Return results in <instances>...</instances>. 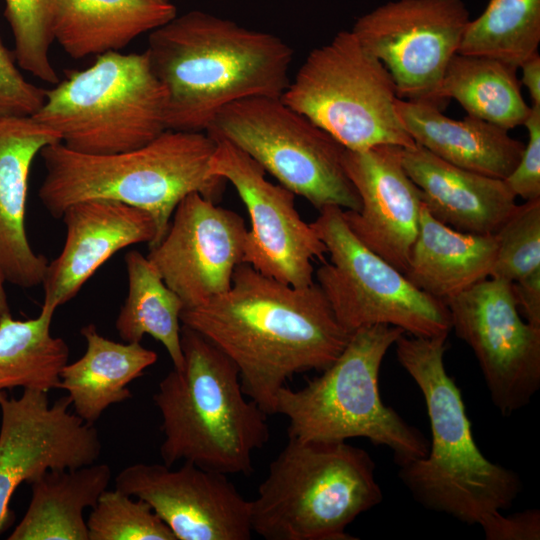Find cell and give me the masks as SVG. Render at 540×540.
Returning <instances> with one entry per match:
<instances>
[{
    "mask_svg": "<svg viewBox=\"0 0 540 540\" xmlns=\"http://www.w3.org/2000/svg\"><path fill=\"white\" fill-rule=\"evenodd\" d=\"M311 226L329 262L314 272L336 319L350 334L386 324L415 337L448 336L451 322L442 300L416 288L406 276L363 245L350 231L342 209L326 206Z\"/></svg>",
    "mask_w": 540,
    "mask_h": 540,
    "instance_id": "obj_11",
    "label": "cell"
},
{
    "mask_svg": "<svg viewBox=\"0 0 540 540\" xmlns=\"http://www.w3.org/2000/svg\"><path fill=\"white\" fill-rule=\"evenodd\" d=\"M495 256L494 234L455 230L436 220L423 204L404 275L419 290L444 301L489 278Z\"/></svg>",
    "mask_w": 540,
    "mask_h": 540,
    "instance_id": "obj_24",
    "label": "cell"
},
{
    "mask_svg": "<svg viewBox=\"0 0 540 540\" xmlns=\"http://www.w3.org/2000/svg\"><path fill=\"white\" fill-rule=\"evenodd\" d=\"M145 53L166 92L167 129L191 132L235 101L281 97L293 58L278 36L200 10L150 32Z\"/></svg>",
    "mask_w": 540,
    "mask_h": 540,
    "instance_id": "obj_2",
    "label": "cell"
},
{
    "mask_svg": "<svg viewBox=\"0 0 540 540\" xmlns=\"http://www.w3.org/2000/svg\"><path fill=\"white\" fill-rule=\"evenodd\" d=\"M184 363L158 384L160 455L226 475H248L252 456L268 442V415L243 391L236 364L214 343L182 325Z\"/></svg>",
    "mask_w": 540,
    "mask_h": 540,
    "instance_id": "obj_5",
    "label": "cell"
},
{
    "mask_svg": "<svg viewBox=\"0 0 540 540\" xmlns=\"http://www.w3.org/2000/svg\"><path fill=\"white\" fill-rule=\"evenodd\" d=\"M494 236L491 278L513 283L540 270V199L517 205Z\"/></svg>",
    "mask_w": 540,
    "mask_h": 540,
    "instance_id": "obj_33",
    "label": "cell"
},
{
    "mask_svg": "<svg viewBox=\"0 0 540 540\" xmlns=\"http://www.w3.org/2000/svg\"><path fill=\"white\" fill-rule=\"evenodd\" d=\"M280 98L345 149L415 145L397 113L392 76L352 31L312 50Z\"/></svg>",
    "mask_w": 540,
    "mask_h": 540,
    "instance_id": "obj_9",
    "label": "cell"
},
{
    "mask_svg": "<svg viewBox=\"0 0 540 540\" xmlns=\"http://www.w3.org/2000/svg\"><path fill=\"white\" fill-rule=\"evenodd\" d=\"M375 463L343 442L288 438L251 504L253 533L266 540H355L347 527L383 493Z\"/></svg>",
    "mask_w": 540,
    "mask_h": 540,
    "instance_id": "obj_6",
    "label": "cell"
},
{
    "mask_svg": "<svg viewBox=\"0 0 540 540\" xmlns=\"http://www.w3.org/2000/svg\"><path fill=\"white\" fill-rule=\"evenodd\" d=\"M176 15L163 0H55L53 37L77 60L118 52Z\"/></svg>",
    "mask_w": 540,
    "mask_h": 540,
    "instance_id": "obj_23",
    "label": "cell"
},
{
    "mask_svg": "<svg viewBox=\"0 0 540 540\" xmlns=\"http://www.w3.org/2000/svg\"><path fill=\"white\" fill-rule=\"evenodd\" d=\"M4 1V16L14 36L17 65L41 81L57 84L60 80L49 58L54 41L55 0Z\"/></svg>",
    "mask_w": 540,
    "mask_h": 540,
    "instance_id": "obj_31",
    "label": "cell"
},
{
    "mask_svg": "<svg viewBox=\"0 0 540 540\" xmlns=\"http://www.w3.org/2000/svg\"><path fill=\"white\" fill-rule=\"evenodd\" d=\"M66 235L59 255L48 262L42 282V308L56 309L73 299L114 254L128 246L154 243L157 228L146 211L128 204L91 199L62 214Z\"/></svg>",
    "mask_w": 540,
    "mask_h": 540,
    "instance_id": "obj_19",
    "label": "cell"
},
{
    "mask_svg": "<svg viewBox=\"0 0 540 540\" xmlns=\"http://www.w3.org/2000/svg\"><path fill=\"white\" fill-rule=\"evenodd\" d=\"M247 231L238 213L192 193L177 205L164 237L146 256L189 309L231 287Z\"/></svg>",
    "mask_w": 540,
    "mask_h": 540,
    "instance_id": "obj_16",
    "label": "cell"
},
{
    "mask_svg": "<svg viewBox=\"0 0 540 540\" xmlns=\"http://www.w3.org/2000/svg\"><path fill=\"white\" fill-rule=\"evenodd\" d=\"M163 1H170V0H163Z\"/></svg>",
    "mask_w": 540,
    "mask_h": 540,
    "instance_id": "obj_40",
    "label": "cell"
},
{
    "mask_svg": "<svg viewBox=\"0 0 540 540\" xmlns=\"http://www.w3.org/2000/svg\"><path fill=\"white\" fill-rule=\"evenodd\" d=\"M517 305L527 322L540 328V270L512 283Z\"/></svg>",
    "mask_w": 540,
    "mask_h": 540,
    "instance_id": "obj_37",
    "label": "cell"
},
{
    "mask_svg": "<svg viewBox=\"0 0 540 540\" xmlns=\"http://www.w3.org/2000/svg\"><path fill=\"white\" fill-rule=\"evenodd\" d=\"M402 148L382 144L344 150L343 167L360 198V208L342 209V217L363 245L404 274L423 201L403 167Z\"/></svg>",
    "mask_w": 540,
    "mask_h": 540,
    "instance_id": "obj_18",
    "label": "cell"
},
{
    "mask_svg": "<svg viewBox=\"0 0 540 540\" xmlns=\"http://www.w3.org/2000/svg\"><path fill=\"white\" fill-rule=\"evenodd\" d=\"M115 488L147 502L176 540H249L251 504L228 475L183 462L135 463L122 469Z\"/></svg>",
    "mask_w": 540,
    "mask_h": 540,
    "instance_id": "obj_17",
    "label": "cell"
},
{
    "mask_svg": "<svg viewBox=\"0 0 540 540\" xmlns=\"http://www.w3.org/2000/svg\"><path fill=\"white\" fill-rule=\"evenodd\" d=\"M128 294L115 321L124 342H141L149 335L167 351L173 368L184 363L181 347V313L184 305L169 288L146 255L137 250L124 257Z\"/></svg>",
    "mask_w": 540,
    "mask_h": 540,
    "instance_id": "obj_28",
    "label": "cell"
},
{
    "mask_svg": "<svg viewBox=\"0 0 540 540\" xmlns=\"http://www.w3.org/2000/svg\"><path fill=\"white\" fill-rule=\"evenodd\" d=\"M59 135L33 117H0V267L21 288L42 284L48 260L28 240L25 213L31 164Z\"/></svg>",
    "mask_w": 540,
    "mask_h": 540,
    "instance_id": "obj_20",
    "label": "cell"
},
{
    "mask_svg": "<svg viewBox=\"0 0 540 540\" xmlns=\"http://www.w3.org/2000/svg\"><path fill=\"white\" fill-rule=\"evenodd\" d=\"M55 311L41 307L37 317L0 320V397L16 387L50 391L57 388L70 350L51 333Z\"/></svg>",
    "mask_w": 540,
    "mask_h": 540,
    "instance_id": "obj_29",
    "label": "cell"
},
{
    "mask_svg": "<svg viewBox=\"0 0 540 540\" xmlns=\"http://www.w3.org/2000/svg\"><path fill=\"white\" fill-rule=\"evenodd\" d=\"M438 98L443 106L455 99L467 115L507 131L523 125L530 112L517 68L484 56L455 54L444 73Z\"/></svg>",
    "mask_w": 540,
    "mask_h": 540,
    "instance_id": "obj_27",
    "label": "cell"
},
{
    "mask_svg": "<svg viewBox=\"0 0 540 540\" xmlns=\"http://www.w3.org/2000/svg\"><path fill=\"white\" fill-rule=\"evenodd\" d=\"M112 471L106 463L49 470L31 483L29 506L9 540H89L84 510L108 489Z\"/></svg>",
    "mask_w": 540,
    "mask_h": 540,
    "instance_id": "obj_26",
    "label": "cell"
},
{
    "mask_svg": "<svg viewBox=\"0 0 540 540\" xmlns=\"http://www.w3.org/2000/svg\"><path fill=\"white\" fill-rule=\"evenodd\" d=\"M404 333L386 324L359 328L320 376L298 390L283 386L275 398V414L288 419V438L324 442L366 438L389 448L398 466L426 456L429 440L380 397L382 362Z\"/></svg>",
    "mask_w": 540,
    "mask_h": 540,
    "instance_id": "obj_7",
    "label": "cell"
},
{
    "mask_svg": "<svg viewBox=\"0 0 540 540\" xmlns=\"http://www.w3.org/2000/svg\"><path fill=\"white\" fill-rule=\"evenodd\" d=\"M5 276L0 267V320L11 315L10 306L5 290Z\"/></svg>",
    "mask_w": 540,
    "mask_h": 540,
    "instance_id": "obj_39",
    "label": "cell"
},
{
    "mask_svg": "<svg viewBox=\"0 0 540 540\" xmlns=\"http://www.w3.org/2000/svg\"><path fill=\"white\" fill-rule=\"evenodd\" d=\"M447 337L402 334L400 365L420 389L432 439L426 456L399 465V477L425 508L481 525L508 509L522 490L519 475L491 462L476 445L461 391L444 365Z\"/></svg>",
    "mask_w": 540,
    "mask_h": 540,
    "instance_id": "obj_3",
    "label": "cell"
},
{
    "mask_svg": "<svg viewBox=\"0 0 540 540\" xmlns=\"http://www.w3.org/2000/svg\"><path fill=\"white\" fill-rule=\"evenodd\" d=\"M522 70L521 83L526 87L532 100V105H540V56L535 53L520 67Z\"/></svg>",
    "mask_w": 540,
    "mask_h": 540,
    "instance_id": "obj_38",
    "label": "cell"
},
{
    "mask_svg": "<svg viewBox=\"0 0 540 540\" xmlns=\"http://www.w3.org/2000/svg\"><path fill=\"white\" fill-rule=\"evenodd\" d=\"M84 354L67 363L57 388L67 391L74 413L94 424L113 404L132 397L128 385L157 362L155 351L141 342H116L99 334L94 324L82 327Z\"/></svg>",
    "mask_w": 540,
    "mask_h": 540,
    "instance_id": "obj_25",
    "label": "cell"
},
{
    "mask_svg": "<svg viewBox=\"0 0 540 540\" xmlns=\"http://www.w3.org/2000/svg\"><path fill=\"white\" fill-rule=\"evenodd\" d=\"M469 20L463 0H395L359 17L351 31L389 71L398 98L441 109V82Z\"/></svg>",
    "mask_w": 540,
    "mask_h": 540,
    "instance_id": "obj_12",
    "label": "cell"
},
{
    "mask_svg": "<svg viewBox=\"0 0 540 540\" xmlns=\"http://www.w3.org/2000/svg\"><path fill=\"white\" fill-rule=\"evenodd\" d=\"M206 132L241 149L318 210H359L360 198L343 167L345 148L280 97L235 101L216 114Z\"/></svg>",
    "mask_w": 540,
    "mask_h": 540,
    "instance_id": "obj_10",
    "label": "cell"
},
{
    "mask_svg": "<svg viewBox=\"0 0 540 540\" xmlns=\"http://www.w3.org/2000/svg\"><path fill=\"white\" fill-rule=\"evenodd\" d=\"M528 142L520 161L504 180L514 195L525 201L540 199V105H531L523 124Z\"/></svg>",
    "mask_w": 540,
    "mask_h": 540,
    "instance_id": "obj_35",
    "label": "cell"
},
{
    "mask_svg": "<svg viewBox=\"0 0 540 540\" xmlns=\"http://www.w3.org/2000/svg\"><path fill=\"white\" fill-rule=\"evenodd\" d=\"M68 396L50 404L48 392L23 389L0 397V534L14 521L10 500L17 487L49 470L76 469L98 461L102 443L93 424L69 410Z\"/></svg>",
    "mask_w": 540,
    "mask_h": 540,
    "instance_id": "obj_15",
    "label": "cell"
},
{
    "mask_svg": "<svg viewBox=\"0 0 540 540\" xmlns=\"http://www.w3.org/2000/svg\"><path fill=\"white\" fill-rule=\"evenodd\" d=\"M396 110L416 144L448 163L479 174L505 179L525 147L507 130L473 116L455 120L436 106L400 98Z\"/></svg>",
    "mask_w": 540,
    "mask_h": 540,
    "instance_id": "obj_22",
    "label": "cell"
},
{
    "mask_svg": "<svg viewBox=\"0 0 540 540\" xmlns=\"http://www.w3.org/2000/svg\"><path fill=\"white\" fill-rule=\"evenodd\" d=\"M540 0H488L469 20L459 54L497 59L515 68L538 52Z\"/></svg>",
    "mask_w": 540,
    "mask_h": 540,
    "instance_id": "obj_30",
    "label": "cell"
},
{
    "mask_svg": "<svg viewBox=\"0 0 540 540\" xmlns=\"http://www.w3.org/2000/svg\"><path fill=\"white\" fill-rule=\"evenodd\" d=\"M215 140L211 173L233 185L250 218L243 263L295 287L313 284V261H324L327 249L311 224L301 218L296 195L268 181L266 171L241 149Z\"/></svg>",
    "mask_w": 540,
    "mask_h": 540,
    "instance_id": "obj_14",
    "label": "cell"
},
{
    "mask_svg": "<svg viewBox=\"0 0 540 540\" xmlns=\"http://www.w3.org/2000/svg\"><path fill=\"white\" fill-rule=\"evenodd\" d=\"M32 117L55 131L66 147L87 154L139 148L166 126V92L147 54L108 52L84 70H72Z\"/></svg>",
    "mask_w": 540,
    "mask_h": 540,
    "instance_id": "obj_8",
    "label": "cell"
},
{
    "mask_svg": "<svg viewBox=\"0 0 540 540\" xmlns=\"http://www.w3.org/2000/svg\"><path fill=\"white\" fill-rule=\"evenodd\" d=\"M16 63L0 39V117H32L45 101L46 90L28 82Z\"/></svg>",
    "mask_w": 540,
    "mask_h": 540,
    "instance_id": "obj_34",
    "label": "cell"
},
{
    "mask_svg": "<svg viewBox=\"0 0 540 540\" xmlns=\"http://www.w3.org/2000/svg\"><path fill=\"white\" fill-rule=\"evenodd\" d=\"M443 302L494 406L503 416L527 406L540 388V328L520 317L512 283L489 277Z\"/></svg>",
    "mask_w": 540,
    "mask_h": 540,
    "instance_id": "obj_13",
    "label": "cell"
},
{
    "mask_svg": "<svg viewBox=\"0 0 540 540\" xmlns=\"http://www.w3.org/2000/svg\"><path fill=\"white\" fill-rule=\"evenodd\" d=\"M180 319L236 364L244 393L268 416L288 379L326 369L351 336L316 282L295 287L247 263L236 267L225 293L183 309Z\"/></svg>",
    "mask_w": 540,
    "mask_h": 540,
    "instance_id": "obj_1",
    "label": "cell"
},
{
    "mask_svg": "<svg viewBox=\"0 0 540 540\" xmlns=\"http://www.w3.org/2000/svg\"><path fill=\"white\" fill-rule=\"evenodd\" d=\"M89 540H176L142 499L106 489L86 521Z\"/></svg>",
    "mask_w": 540,
    "mask_h": 540,
    "instance_id": "obj_32",
    "label": "cell"
},
{
    "mask_svg": "<svg viewBox=\"0 0 540 540\" xmlns=\"http://www.w3.org/2000/svg\"><path fill=\"white\" fill-rule=\"evenodd\" d=\"M402 164L428 212L455 230L495 234L517 206L504 179L455 166L416 143L402 148Z\"/></svg>",
    "mask_w": 540,
    "mask_h": 540,
    "instance_id": "obj_21",
    "label": "cell"
},
{
    "mask_svg": "<svg viewBox=\"0 0 540 540\" xmlns=\"http://www.w3.org/2000/svg\"><path fill=\"white\" fill-rule=\"evenodd\" d=\"M216 145L207 132L171 129L139 148L112 154L81 153L55 142L40 152L46 174L39 199L55 218L70 205L91 199L142 209L156 224L153 247L186 196L199 193L215 203L223 197L227 181L210 170Z\"/></svg>",
    "mask_w": 540,
    "mask_h": 540,
    "instance_id": "obj_4",
    "label": "cell"
},
{
    "mask_svg": "<svg viewBox=\"0 0 540 540\" xmlns=\"http://www.w3.org/2000/svg\"><path fill=\"white\" fill-rule=\"evenodd\" d=\"M480 526L487 540H539L540 511L529 509L509 516L496 512Z\"/></svg>",
    "mask_w": 540,
    "mask_h": 540,
    "instance_id": "obj_36",
    "label": "cell"
}]
</instances>
